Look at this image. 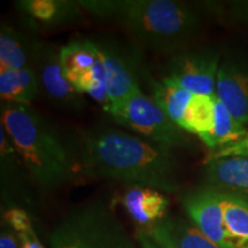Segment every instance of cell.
<instances>
[{"instance_id": "cell-1", "label": "cell", "mask_w": 248, "mask_h": 248, "mask_svg": "<svg viewBox=\"0 0 248 248\" xmlns=\"http://www.w3.org/2000/svg\"><path fill=\"white\" fill-rule=\"evenodd\" d=\"M83 178L106 179L176 193L181 170L175 150L107 124L82 130L76 138Z\"/></svg>"}, {"instance_id": "cell-2", "label": "cell", "mask_w": 248, "mask_h": 248, "mask_svg": "<svg viewBox=\"0 0 248 248\" xmlns=\"http://www.w3.org/2000/svg\"><path fill=\"white\" fill-rule=\"evenodd\" d=\"M85 13L113 21L144 51L172 55L193 47L201 20L194 6L177 0H78Z\"/></svg>"}, {"instance_id": "cell-3", "label": "cell", "mask_w": 248, "mask_h": 248, "mask_svg": "<svg viewBox=\"0 0 248 248\" xmlns=\"http://www.w3.org/2000/svg\"><path fill=\"white\" fill-rule=\"evenodd\" d=\"M0 125L43 193H51L83 179L76 139L69 140L36 108L1 102Z\"/></svg>"}, {"instance_id": "cell-4", "label": "cell", "mask_w": 248, "mask_h": 248, "mask_svg": "<svg viewBox=\"0 0 248 248\" xmlns=\"http://www.w3.org/2000/svg\"><path fill=\"white\" fill-rule=\"evenodd\" d=\"M138 241L104 201L70 209L52 229L48 248H137Z\"/></svg>"}, {"instance_id": "cell-5", "label": "cell", "mask_w": 248, "mask_h": 248, "mask_svg": "<svg viewBox=\"0 0 248 248\" xmlns=\"http://www.w3.org/2000/svg\"><path fill=\"white\" fill-rule=\"evenodd\" d=\"M106 114L121 128L172 150L190 148L192 140L142 90L111 104Z\"/></svg>"}, {"instance_id": "cell-6", "label": "cell", "mask_w": 248, "mask_h": 248, "mask_svg": "<svg viewBox=\"0 0 248 248\" xmlns=\"http://www.w3.org/2000/svg\"><path fill=\"white\" fill-rule=\"evenodd\" d=\"M105 71L107 91L111 104L150 85L153 77L145 59V51L131 39L102 36L94 38Z\"/></svg>"}, {"instance_id": "cell-7", "label": "cell", "mask_w": 248, "mask_h": 248, "mask_svg": "<svg viewBox=\"0 0 248 248\" xmlns=\"http://www.w3.org/2000/svg\"><path fill=\"white\" fill-rule=\"evenodd\" d=\"M31 66L38 77L43 95L54 107L75 114L85 109L84 94L74 88L62 69L60 47L35 37L31 47Z\"/></svg>"}, {"instance_id": "cell-8", "label": "cell", "mask_w": 248, "mask_h": 248, "mask_svg": "<svg viewBox=\"0 0 248 248\" xmlns=\"http://www.w3.org/2000/svg\"><path fill=\"white\" fill-rule=\"evenodd\" d=\"M222 58L215 48H187L168 58L161 80L193 94L216 95V79Z\"/></svg>"}, {"instance_id": "cell-9", "label": "cell", "mask_w": 248, "mask_h": 248, "mask_svg": "<svg viewBox=\"0 0 248 248\" xmlns=\"http://www.w3.org/2000/svg\"><path fill=\"white\" fill-rule=\"evenodd\" d=\"M38 191L22 159L0 125V197L1 210L9 207L32 209Z\"/></svg>"}, {"instance_id": "cell-10", "label": "cell", "mask_w": 248, "mask_h": 248, "mask_svg": "<svg viewBox=\"0 0 248 248\" xmlns=\"http://www.w3.org/2000/svg\"><path fill=\"white\" fill-rule=\"evenodd\" d=\"M14 4L24 30L33 36L79 24L86 14L78 0H20Z\"/></svg>"}, {"instance_id": "cell-11", "label": "cell", "mask_w": 248, "mask_h": 248, "mask_svg": "<svg viewBox=\"0 0 248 248\" xmlns=\"http://www.w3.org/2000/svg\"><path fill=\"white\" fill-rule=\"evenodd\" d=\"M191 222L219 248H229L219 192L201 187L186 191L179 197Z\"/></svg>"}, {"instance_id": "cell-12", "label": "cell", "mask_w": 248, "mask_h": 248, "mask_svg": "<svg viewBox=\"0 0 248 248\" xmlns=\"http://www.w3.org/2000/svg\"><path fill=\"white\" fill-rule=\"evenodd\" d=\"M216 98L244 126L248 125V63L241 59H223L216 79Z\"/></svg>"}, {"instance_id": "cell-13", "label": "cell", "mask_w": 248, "mask_h": 248, "mask_svg": "<svg viewBox=\"0 0 248 248\" xmlns=\"http://www.w3.org/2000/svg\"><path fill=\"white\" fill-rule=\"evenodd\" d=\"M203 187L248 201V157H225L203 162Z\"/></svg>"}, {"instance_id": "cell-14", "label": "cell", "mask_w": 248, "mask_h": 248, "mask_svg": "<svg viewBox=\"0 0 248 248\" xmlns=\"http://www.w3.org/2000/svg\"><path fill=\"white\" fill-rule=\"evenodd\" d=\"M145 231L162 248H219L193 223L178 216H166Z\"/></svg>"}, {"instance_id": "cell-15", "label": "cell", "mask_w": 248, "mask_h": 248, "mask_svg": "<svg viewBox=\"0 0 248 248\" xmlns=\"http://www.w3.org/2000/svg\"><path fill=\"white\" fill-rule=\"evenodd\" d=\"M122 203L139 229H150L167 216L169 199L161 191L131 186L124 192Z\"/></svg>"}, {"instance_id": "cell-16", "label": "cell", "mask_w": 248, "mask_h": 248, "mask_svg": "<svg viewBox=\"0 0 248 248\" xmlns=\"http://www.w3.org/2000/svg\"><path fill=\"white\" fill-rule=\"evenodd\" d=\"M33 35L6 21L0 24V71L31 66Z\"/></svg>"}, {"instance_id": "cell-17", "label": "cell", "mask_w": 248, "mask_h": 248, "mask_svg": "<svg viewBox=\"0 0 248 248\" xmlns=\"http://www.w3.org/2000/svg\"><path fill=\"white\" fill-rule=\"evenodd\" d=\"M42 94L38 77L32 66L17 70L0 71L1 102L32 106Z\"/></svg>"}, {"instance_id": "cell-18", "label": "cell", "mask_w": 248, "mask_h": 248, "mask_svg": "<svg viewBox=\"0 0 248 248\" xmlns=\"http://www.w3.org/2000/svg\"><path fill=\"white\" fill-rule=\"evenodd\" d=\"M99 59L94 38H77L60 47V61L64 75L71 84L92 70Z\"/></svg>"}, {"instance_id": "cell-19", "label": "cell", "mask_w": 248, "mask_h": 248, "mask_svg": "<svg viewBox=\"0 0 248 248\" xmlns=\"http://www.w3.org/2000/svg\"><path fill=\"white\" fill-rule=\"evenodd\" d=\"M229 248H248V201L221 193Z\"/></svg>"}, {"instance_id": "cell-20", "label": "cell", "mask_w": 248, "mask_h": 248, "mask_svg": "<svg viewBox=\"0 0 248 248\" xmlns=\"http://www.w3.org/2000/svg\"><path fill=\"white\" fill-rule=\"evenodd\" d=\"M247 129L229 113L224 105L215 98V120L212 131L199 137L210 151H216L238 141L246 135Z\"/></svg>"}, {"instance_id": "cell-21", "label": "cell", "mask_w": 248, "mask_h": 248, "mask_svg": "<svg viewBox=\"0 0 248 248\" xmlns=\"http://www.w3.org/2000/svg\"><path fill=\"white\" fill-rule=\"evenodd\" d=\"M148 86L151 89V97L153 100L173 122L178 126L181 125L186 109L194 95L193 93L161 79L152 78Z\"/></svg>"}, {"instance_id": "cell-22", "label": "cell", "mask_w": 248, "mask_h": 248, "mask_svg": "<svg viewBox=\"0 0 248 248\" xmlns=\"http://www.w3.org/2000/svg\"><path fill=\"white\" fill-rule=\"evenodd\" d=\"M216 95L194 94L179 128L198 137L212 131L215 120Z\"/></svg>"}, {"instance_id": "cell-23", "label": "cell", "mask_w": 248, "mask_h": 248, "mask_svg": "<svg viewBox=\"0 0 248 248\" xmlns=\"http://www.w3.org/2000/svg\"><path fill=\"white\" fill-rule=\"evenodd\" d=\"M1 222L8 224L16 233H23L33 228L29 212L21 207H9L1 210Z\"/></svg>"}, {"instance_id": "cell-24", "label": "cell", "mask_w": 248, "mask_h": 248, "mask_svg": "<svg viewBox=\"0 0 248 248\" xmlns=\"http://www.w3.org/2000/svg\"><path fill=\"white\" fill-rule=\"evenodd\" d=\"M233 156H240V157H248V129L246 135L243 138L239 139L238 141L233 142V144L229 145L223 148L216 151H210L203 162H208V161L218 160V159H225V157H233Z\"/></svg>"}, {"instance_id": "cell-25", "label": "cell", "mask_w": 248, "mask_h": 248, "mask_svg": "<svg viewBox=\"0 0 248 248\" xmlns=\"http://www.w3.org/2000/svg\"><path fill=\"white\" fill-rule=\"evenodd\" d=\"M0 248H20L17 233L5 222H1L0 229Z\"/></svg>"}, {"instance_id": "cell-26", "label": "cell", "mask_w": 248, "mask_h": 248, "mask_svg": "<svg viewBox=\"0 0 248 248\" xmlns=\"http://www.w3.org/2000/svg\"><path fill=\"white\" fill-rule=\"evenodd\" d=\"M20 239V248H45L40 243L38 235L36 233L35 228L23 233H17Z\"/></svg>"}, {"instance_id": "cell-27", "label": "cell", "mask_w": 248, "mask_h": 248, "mask_svg": "<svg viewBox=\"0 0 248 248\" xmlns=\"http://www.w3.org/2000/svg\"><path fill=\"white\" fill-rule=\"evenodd\" d=\"M136 239H137L140 248H162L152 239L144 229H138L137 232H136Z\"/></svg>"}]
</instances>
